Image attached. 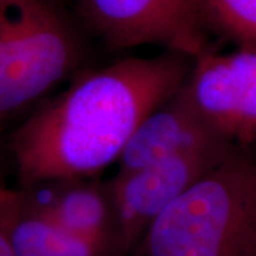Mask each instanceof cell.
Here are the masks:
<instances>
[{
    "label": "cell",
    "instance_id": "cell-1",
    "mask_svg": "<svg viewBox=\"0 0 256 256\" xmlns=\"http://www.w3.org/2000/svg\"><path fill=\"white\" fill-rule=\"evenodd\" d=\"M192 66L190 56L164 52L80 72L12 134L10 151L24 188L96 176L117 162L138 126L182 87Z\"/></svg>",
    "mask_w": 256,
    "mask_h": 256
},
{
    "label": "cell",
    "instance_id": "cell-2",
    "mask_svg": "<svg viewBox=\"0 0 256 256\" xmlns=\"http://www.w3.org/2000/svg\"><path fill=\"white\" fill-rule=\"evenodd\" d=\"M130 256H256V146H236L146 229Z\"/></svg>",
    "mask_w": 256,
    "mask_h": 256
},
{
    "label": "cell",
    "instance_id": "cell-3",
    "mask_svg": "<svg viewBox=\"0 0 256 256\" xmlns=\"http://www.w3.org/2000/svg\"><path fill=\"white\" fill-rule=\"evenodd\" d=\"M86 30L64 0H0V131L82 72Z\"/></svg>",
    "mask_w": 256,
    "mask_h": 256
},
{
    "label": "cell",
    "instance_id": "cell-4",
    "mask_svg": "<svg viewBox=\"0 0 256 256\" xmlns=\"http://www.w3.org/2000/svg\"><path fill=\"white\" fill-rule=\"evenodd\" d=\"M74 13L114 50L158 46L194 60L212 50L202 0H77Z\"/></svg>",
    "mask_w": 256,
    "mask_h": 256
},
{
    "label": "cell",
    "instance_id": "cell-5",
    "mask_svg": "<svg viewBox=\"0 0 256 256\" xmlns=\"http://www.w3.org/2000/svg\"><path fill=\"white\" fill-rule=\"evenodd\" d=\"M236 144H222L172 156L110 178L120 256H130L150 225L184 192L224 161Z\"/></svg>",
    "mask_w": 256,
    "mask_h": 256
},
{
    "label": "cell",
    "instance_id": "cell-6",
    "mask_svg": "<svg viewBox=\"0 0 256 256\" xmlns=\"http://www.w3.org/2000/svg\"><path fill=\"white\" fill-rule=\"evenodd\" d=\"M184 90L202 118L236 146H256V46L194 60Z\"/></svg>",
    "mask_w": 256,
    "mask_h": 256
},
{
    "label": "cell",
    "instance_id": "cell-7",
    "mask_svg": "<svg viewBox=\"0 0 256 256\" xmlns=\"http://www.w3.org/2000/svg\"><path fill=\"white\" fill-rule=\"evenodd\" d=\"M234 144L202 118L182 87L146 117L117 160L116 174H130L168 158Z\"/></svg>",
    "mask_w": 256,
    "mask_h": 256
},
{
    "label": "cell",
    "instance_id": "cell-8",
    "mask_svg": "<svg viewBox=\"0 0 256 256\" xmlns=\"http://www.w3.org/2000/svg\"><path fill=\"white\" fill-rule=\"evenodd\" d=\"M44 194L23 191L30 201L58 225L88 239L112 256H120L117 222L107 181L96 176L62 178L30 185Z\"/></svg>",
    "mask_w": 256,
    "mask_h": 256
},
{
    "label": "cell",
    "instance_id": "cell-9",
    "mask_svg": "<svg viewBox=\"0 0 256 256\" xmlns=\"http://www.w3.org/2000/svg\"><path fill=\"white\" fill-rule=\"evenodd\" d=\"M10 239L14 256H112L92 240L58 225L23 191Z\"/></svg>",
    "mask_w": 256,
    "mask_h": 256
},
{
    "label": "cell",
    "instance_id": "cell-10",
    "mask_svg": "<svg viewBox=\"0 0 256 256\" xmlns=\"http://www.w3.org/2000/svg\"><path fill=\"white\" fill-rule=\"evenodd\" d=\"M212 32L240 46H256V0H202Z\"/></svg>",
    "mask_w": 256,
    "mask_h": 256
},
{
    "label": "cell",
    "instance_id": "cell-11",
    "mask_svg": "<svg viewBox=\"0 0 256 256\" xmlns=\"http://www.w3.org/2000/svg\"><path fill=\"white\" fill-rule=\"evenodd\" d=\"M18 204L20 191L10 190L0 180V256H14L10 234Z\"/></svg>",
    "mask_w": 256,
    "mask_h": 256
}]
</instances>
